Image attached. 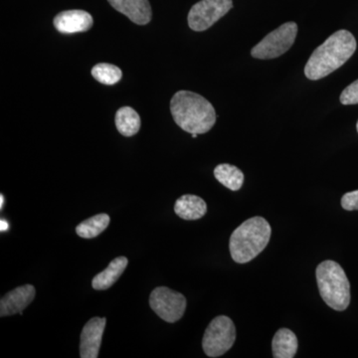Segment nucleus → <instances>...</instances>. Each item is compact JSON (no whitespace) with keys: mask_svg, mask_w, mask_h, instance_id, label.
Returning <instances> with one entry per match:
<instances>
[{"mask_svg":"<svg viewBox=\"0 0 358 358\" xmlns=\"http://www.w3.org/2000/svg\"><path fill=\"white\" fill-rule=\"evenodd\" d=\"M357 40L348 30H338L320 45L308 59L305 75L317 81L345 64L357 50Z\"/></svg>","mask_w":358,"mask_h":358,"instance_id":"f257e3e1","label":"nucleus"},{"mask_svg":"<svg viewBox=\"0 0 358 358\" xmlns=\"http://www.w3.org/2000/svg\"><path fill=\"white\" fill-rule=\"evenodd\" d=\"M171 112L179 128L189 134L208 133L216 122V112L208 100L189 91H178L171 101Z\"/></svg>","mask_w":358,"mask_h":358,"instance_id":"f03ea898","label":"nucleus"},{"mask_svg":"<svg viewBox=\"0 0 358 358\" xmlns=\"http://www.w3.org/2000/svg\"><path fill=\"white\" fill-rule=\"evenodd\" d=\"M272 229L263 217H253L242 223L230 238L231 257L236 263L245 264L255 259L270 241Z\"/></svg>","mask_w":358,"mask_h":358,"instance_id":"7ed1b4c3","label":"nucleus"},{"mask_svg":"<svg viewBox=\"0 0 358 358\" xmlns=\"http://www.w3.org/2000/svg\"><path fill=\"white\" fill-rule=\"evenodd\" d=\"M317 281L322 300L334 310H345L350 303V285L345 270L334 261L320 263L317 268Z\"/></svg>","mask_w":358,"mask_h":358,"instance_id":"20e7f679","label":"nucleus"},{"mask_svg":"<svg viewBox=\"0 0 358 358\" xmlns=\"http://www.w3.org/2000/svg\"><path fill=\"white\" fill-rule=\"evenodd\" d=\"M236 341L234 322L226 315L215 317L205 331L202 348L209 357L225 355Z\"/></svg>","mask_w":358,"mask_h":358,"instance_id":"39448f33","label":"nucleus"},{"mask_svg":"<svg viewBox=\"0 0 358 358\" xmlns=\"http://www.w3.org/2000/svg\"><path fill=\"white\" fill-rule=\"evenodd\" d=\"M298 34V25L294 22H287L268 33L252 48V57L268 60L284 55L294 43Z\"/></svg>","mask_w":358,"mask_h":358,"instance_id":"423d86ee","label":"nucleus"},{"mask_svg":"<svg viewBox=\"0 0 358 358\" xmlns=\"http://www.w3.org/2000/svg\"><path fill=\"white\" fill-rule=\"evenodd\" d=\"M150 305L160 319L173 324L183 317L187 303L182 294L166 287H159L150 294Z\"/></svg>","mask_w":358,"mask_h":358,"instance_id":"0eeeda50","label":"nucleus"},{"mask_svg":"<svg viewBox=\"0 0 358 358\" xmlns=\"http://www.w3.org/2000/svg\"><path fill=\"white\" fill-rule=\"evenodd\" d=\"M232 7V0H201L190 9L188 25L194 31H204L229 13Z\"/></svg>","mask_w":358,"mask_h":358,"instance_id":"6e6552de","label":"nucleus"},{"mask_svg":"<svg viewBox=\"0 0 358 358\" xmlns=\"http://www.w3.org/2000/svg\"><path fill=\"white\" fill-rule=\"evenodd\" d=\"M107 320L105 317H93L85 324L80 343V357L96 358L100 352L101 343Z\"/></svg>","mask_w":358,"mask_h":358,"instance_id":"1a4fd4ad","label":"nucleus"},{"mask_svg":"<svg viewBox=\"0 0 358 358\" xmlns=\"http://www.w3.org/2000/svg\"><path fill=\"white\" fill-rule=\"evenodd\" d=\"M36 289L32 285L18 287L7 293L0 301V317L22 313L34 300Z\"/></svg>","mask_w":358,"mask_h":358,"instance_id":"9d476101","label":"nucleus"},{"mask_svg":"<svg viewBox=\"0 0 358 358\" xmlns=\"http://www.w3.org/2000/svg\"><path fill=\"white\" fill-rule=\"evenodd\" d=\"M94 20L91 14L84 10H66L54 18V26L62 34H75L91 29Z\"/></svg>","mask_w":358,"mask_h":358,"instance_id":"9b49d317","label":"nucleus"},{"mask_svg":"<svg viewBox=\"0 0 358 358\" xmlns=\"http://www.w3.org/2000/svg\"><path fill=\"white\" fill-rule=\"evenodd\" d=\"M115 10L126 15L138 25H145L152 17V6L148 0H108Z\"/></svg>","mask_w":358,"mask_h":358,"instance_id":"f8f14e48","label":"nucleus"},{"mask_svg":"<svg viewBox=\"0 0 358 358\" xmlns=\"http://www.w3.org/2000/svg\"><path fill=\"white\" fill-rule=\"evenodd\" d=\"M174 212L178 217L185 220H199L206 214V202L196 195H182L176 200Z\"/></svg>","mask_w":358,"mask_h":358,"instance_id":"ddd939ff","label":"nucleus"},{"mask_svg":"<svg viewBox=\"0 0 358 358\" xmlns=\"http://www.w3.org/2000/svg\"><path fill=\"white\" fill-rule=\"evenodd\" d=\"M129 260L126 257H117L109 264L103 272L95 275L92 281V287L96 291L108 289L119 280L128 266Z\"/></svg>","mask_w":358,"mask_h":358,"instance_id":"4468645a","label":"nucleus"},{"mask_svg":"<svg viewBox=\"0 0 358 358\" xmlns=\"http://www.w3.org/2000/svg\"><path fill=\"white\" fill-rule=\"evenodd\" d=\"M273 357L293 358L298 350V338L293 331L281 329L275 333L272 343Z\"/></svg>","mask_w":358,"mask_h":358,"instance_id":"2eb2a0df","label":"nucleus"},{"mask_svg":"<svg viewBox=\"0 0 358 358\" xmlns=\"http://www.w3.org/2000/svg\"><path fill=\"white\" fill-rule=\"evenodd\" d=\"M115 122L117 131L124 136H133L141 129L140 115L131 107H122L117 110Z\"/></svg>","mask_w":358,"mask_h":358,"instance_id":"dca6fc26","label":"nucleus"},{"mask_svg":"<svg viewBox=\"0 0 358 358\" xmlns=\"http://www.w3.org/2000/svg\"><path fill=\"white\" fill-rule=\"evenodd\" d=\"M214 176L221 185L232 192H237L244 183V173L237 166L228 164H219L214 169Z\"/></svg>","mask_w":358,"mask_h":358,"instance_id":"f3484780","label":"nucleus"},{"mask_svg":"<svg viewBox=\"0 0 358 358\" xmlns=\"http://www.w3.org/2000/svg\"><path fill=\"white\" fill-rule=\"evenodd\" d=\"M110 221V216L108 214H98L80 223L76 227V233L85 239H92L107 229Z\"/></svg>","mask_w":358,"mask_h":358,"instance_id":"a211bd4d","label":"nucleus"},{"mask_svg":"<svg viewBox=\"0 0 358 358\" xmlns=\"http://www.w3.org/2000/svg\"><path fill=\"white\" fill-rule=\"evenodd\" d=\"M92 76L101 84L115 85L122 79V73L117 66L108 64V63H100V64L94 66L92 69Z\"/></svg>","mask_w":358,"mask_h":358,"instance_id":"6ab92c4d","label":"nucleus"},{"mask_svg":"<svg viewBox=\"0 0 358 358\" xmlns=\"http://www.w3.org/2000/svg\"><path fill=\"white\" fill-rule=\"evenodd\" d=\"M343 105H357L358 103V80L346 87L341 95Z\"/></svg>","mask_w":358,"mask_h":358,"instance_id":"aec40b11","label":"nucleus"},{"mask_svg":"<svg viewBox=\"0 0 358 358\" xmlns=\"http://www.w3.org/2000/svg\"><path fill=\"white\" fill-rule=\"evenodd\" d=\"M341 206L348 211L358 210V190L345 193L341 199Z\"/></svg>","mask_w":358,"mask_h":358,"instance_id":"412c9836","label":"nucleus"},{"mask_svg":"<svg viewBox=\"0 0 358 358\" xmlns=\"http://www.w3.org/2000/svg\"><path fill=\"white\" fill-rule=\"evenodd\" d=\"M7 222L6 221H4L3 219H2L1 220V231L2 232H3V231H6L7 230Z\"/></svg>","mask_w":358,"mask_h":358,"instance_id":"4be33fe9","label":"nucleus"},{"mask_svg":"<svg viewBox=\"0 0 358 358\" xmlns=\"http://www.w3.org/2000/svg\"><path fill=\"white\" fill-rule=\"evenodd\" d=\"M3 205H4V196L3 194H1V196H0V209H3Z\"/></svg>","mask_w":358,"mask_h":358,"instance_id":"5701e85b","label":"nucleus"},{"mask_svg":"<svg viewBox=\"0 0 358 358\" xmlns=\"http://www.w3.org/2000/svg\"><path fill=\"white\" fill-rule=\"evenodd\" d=\"M192 138H197V134H192Z\"/></svg>","mask_w":358,"mask_h":358,"instance_id":"b1692460","label":"nucleus"},{"mask_svg":"<svg viewBox=\"0 0 358 358\" xmlns=\"http://www.w3.org/2000/svg\"><path fill=\"white\" fill-rule=\"evenodd\" d=\"M357 131H358V122H357Z\"/></svg>","mask_w":358,"mask_h":358,"instance_id":"393cba45","label":"nucleus"}]
</instances>
